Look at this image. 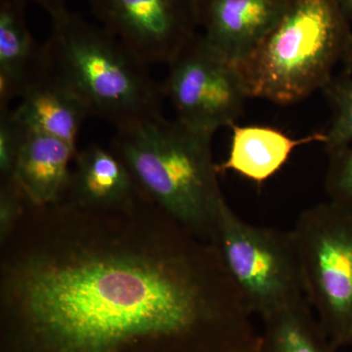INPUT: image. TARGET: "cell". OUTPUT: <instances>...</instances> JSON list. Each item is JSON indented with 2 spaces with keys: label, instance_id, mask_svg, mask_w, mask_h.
<instances>
[{
  "label": "cell",
  "instance_id": "cell-14",
  "mask_svg": "<svg viewBox=\"0 0 352 352\" xmlns=\"http://www.w3.org/2000/svg\"><path fill=\"white\" fill-rule=\"evenodd\" d=\"M228 157L219 164V173L232 170L252 182H265L283 168L298 146L325 141V133L295 139L270 126H232Z\"/></svg>",
  "mask_w": 352,
  "mask_h": 352
},
{
  "label": "cell",
  "instance_id": "cell-16",
  "mask_svg": "<svg viewBox=\"0 0 352 352\" xmlns=\"http://www.w3.org/2000/svg\"><path fill=\"white\" fill-rule=\"evenodd\" d=\"M322 91L333 113L323 143L329 154L352 143V74L333 75Z\"/></svg>",
  "mask_w": 352,
  "mask_h": 352
},
{
  "label": "cell",
  "instance_id": "cell-12",
  "mask_svg": "<svg viewBox=\"0 0 352 352\" xmlns=\"http://www.w3.org/2000/svg\"><path fill=\"white\" fill-rule=\"evenodd\" d=\"M13 111L28 131L60 139L75 149L90 117L82 101L47 72L27 87Z\"/></svg>",
  "mask_w": 352,
  "mask_h": 352
},
{
  "label": "cell",
  "instance_id": "cell-19",
  "mask_svg": "<svg viewBox=\"0 0 352 352\" xmlns=\"http://www.w3.org/2000/svg\"><path fill=\"white\" fill-rule=\"evenodd\" d=\"M27 199L14 179L0 186V243L9 237L24 212Z\"/></svg>",
  "mask_w": 352,
  "mask_h": 352
},
{
  "label": "cell",
  "instance_id": "cell-2",
  "mask_svg": "<svg viewBox=\"0 0 352 352\" xmlns=\"http://www.w3.org/2000/svg\"><path fill=\"white\" fill-rule=\"evenodd\" d=\"M212 135L162 113L117 131L113 150L141 190L164 212L212 242L226 203L214 162Z\"/></svg>",
  "mask_w": 352,
  "mask_h": 352
},
{
  "label": "cell",
  "instance_id": "cell-10",
  "mask_svg": "<svg viewBox=\"0 0 352 352\" xmlns=\"http://www.w3.org/2000/svg\"><path fill=\"white\" fill-rule=\"evenodd\" d=\"M25 0H0V108L20 98L46 72L43 45L32 36Z\"/></svg>",
  "mask_w": 352,
  "mask_h": 352
},
{
  "label": "cell",
  "instance_id": "cell-21",
  "mask_svg": "<svg viewBox=\"0 0 352 352\" xmlns=\"http://www.w3.org/2000/svg\"><path fill=\"white\" fill-rule=\"evenodd\" d=\"M342 63L344 65V71L352 74V34L349 43H347L346 50L344 51Z\"/></svg>",
  "mask_w": 352,
  "mask_h": 352
},
{
  "label": "cell",
  "instance_id": "cell-20",
  "mask_svg": "<svg viewBox=\"0 0 352 352\" xmlns=\"http://www.w3.org/2000/svg\"><path fill=\"white\" fill-rule=\"evenodd\" d=\"M25 1L38 4L47 12L50 18L56 17L68 10L67 0H25Z\"/></svg>",
  "mask_w": 352,
  "mask_h": 352
},
{
  "label": "cell",
  "instance_id": "cell-11",
  "mask_svg": "<svg viewBox=\"0 0 352 352\" xmlns=\"http://www.w3.org/2000/svg\"><path fill=\"white\" fill-rule=\"evenodd\" d=\"M63 197L87 207L111 208L124 205L140 194L131 170L113 150L90 145L76 153Z\"/></svg>",
  "mask_w": 352,
  "mask_h": 352
},
{
  "label": "cell",
  "instance_id": "cell-13",
  "mask_svg": "<svg viewBox=\"0 0 352 352\" xmlns=\"http://www.w3.org/2000/svg\"><path fill=\"white\" fill-rule=\"evenodd\" d=\"M78 149L45 134L29 131L21 150L14 182L34 206L59 201L68 187L69 164Z\"/></svg>",
  "mask_w": 352,
  "mask_h": 352
},
{
  "label": "cell",
  "instance_id": "cell-18",
  "mask_svg": "<svg viewBox=\"0 0 352 352\" xmlns=\"http://www.w3.org/2000/svg\"><path fill=\"white\" fill-rule=\"evenodd\" d=\"M325 188L329 201L352 212V146L329 153Z\"/></svg>",
  "mask_w": 352,
  "mask_h": 352
},
{
  "label": "cell",
  "instance_id": "cell-9",
  "mask_svg": "<svg viewBox=\"0 0 352 352\" xmlns=\"http://www.w3.org/2000/svg\"><path fill=\"white\" fill-rule=\"evenodd\" d=\"M289 0H201L200 29L219 54L236 64L276 25Z\"/></svg>",
  "mask_w": 352,
  "mask_h": 352
},
{
  "label": "cell",
  "instance_id": "cell-17",
  "mask_svg": "<svg viewBox=\"0 0 352 352\" xmlns=\"http://www.w3.org/2000/svg\"><path fill=\"white\" fill-rule=\"evenodd\" d=\"M29 131L16 118L12 109L0 108V176L13 179L16 164Z\"/></svg>",
  "mask_w": 352,
  "mask_h": 352
},
{
  "label": "cell",
  "instance_id": "cell-5",
  "mask_svg": "<svg viewBox=\"0 0 352 352\" xmlns=\"http://www.w3.org/2000/svg\"><path fill=\"white\" fill-rule=\"evenodd\" d=\"M292 231L308 305L336 349L352 346V212L318 204Z\"/></svg>",
  "mask_w": 352,
  "mask_h": 352
},
{
  "label": "cell",
  "instance_id": "cell-8",
  "mask_svg": "<svg viewBox=\"0 0 352 352\" xmlns=\"http://www.w3.org/2000/svg\"><path fill=\"white\" fill-rule=\"evenodd\" d=\"M87 2L101 27L148 66H168L200 29L201 0Z\"/></svg>",
  "mask_w": 352,
  "mask_h": 352
},
{
  "label": "cell",
  "instance_id": "cell-22",
  "mask_svg": "<svg viewBox=\"0 0 352 352\" xmlns=\"http://www.w3.org/2000/svg\"><path fill=\"white\" fill-rule=\"evenodd\" d=\"M342 12L349 22L352 23V0H338Z\"/></svg>",
  "mask_w": 352,
  "mask_h": 352
},
{
  "label": "cell",
  "instance_id": "cell-4",
  "mask_svg": "<svg viewBox=\"0 0 352 352\" xmlns=\"http://www.w3.org/2000/svg\"><path fill=\"white\" fill-rule=\"evenodd\" d=\"M351 24L338 0H289L270 34L235 64L249 98L291 105L323 89L344 57Z\"/></svg>",
  "mask_w": 352,
  "mask_h": 352
},
{
  "label": "cell",
  "instance_id": "cell-1",
  "mask_svg": "<svg viewBox=\"0 0 352 352\" xmlns=\"http://www.w3.org/2000/svg\"><path fill=\"white\" fill-rule=\"evenodd\" d=\"M1 244L7 352H259L219 250L144 192L111 208L27 203Z\"/></svg>",
  "mask_w": 352,
  "mask_h": 352
},
{
  "label": "cell",
  "instance_id": "cell-15",
  "mask_svg": "<svg viewBox=\"0 0 352 352\" xmlns=\"http://www.w3.org/2000/svg\"><path fill=\"white\" fill-rule=\"evenodd\" d=\"M259 352H336L308 305L298 303L261 319Z\"/></svg>",
  "mask_w": 352,
  "mask_h": 352
},
{
  "label": "cell",
  "instance_id": "cell-7",
  "mask_svg": "<svg viewBox=\"0 0 352 352\" xmlns=\"http://www.w3.org/2000/svg\"><path fill=\"white\" fill-rule=\"evenodd\" d=\"M162 82L175 119L194 131L214 136L235 126L249 98L236 65L206 41L201 32L168 65Z\"/></svg>",
  "mask_w": 352,
  "mask_h": 352
},
{
  "label": "cell",
  "instance_id": "cell-3",
  "mask_svg": "<svg viewBox=\"0 0 352 352\" xmlns=\"http://www.w3.org/2000/svg\"><path fill=\"white\" fill-rule=\"evenodd\" d=\"M43 50L46 72L69 88L90 116L107 120L117 131L162 113V83L101 25L68 9L51 18Z\"/></svg>",
  "mask_w": 352,
  "mask_h": 352
},
{
  "label": "cell",
  "instance_id": "cell-6",
  "mask_svg": "<svg viewBox=\"0 0 352 352\" xmlns=\"http://www.w3.org/2000/svg\"><path fill=\"white\" fill-rule=\"evenodd\" d=\"M212 243L258 319L307 300L293 231L250 223L226 201Z\"/></svg>",
  "mask_w": 352,
  "mask_h": 352
}]
</instances>
